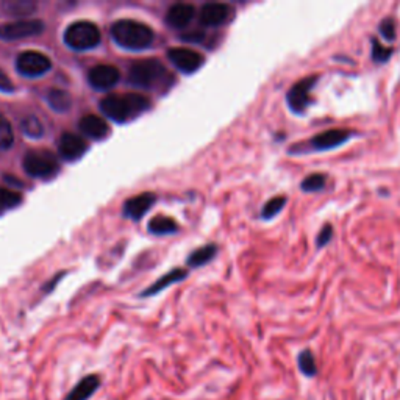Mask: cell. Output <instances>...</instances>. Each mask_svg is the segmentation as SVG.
I'll return each mask as SVG.
<instances>
[{
  "instance_id": "obj_1",
  "label": "cell",
  "mask_w": 400,
  "mask_h": 400,
  "mask_svg": "<svg viewBox=\"0 0 400 400\" xmlns=\"http://www.w3.org/2000/svg\"><path fill=\"white\" fill-rule=\"evenodd\" d=\"M149 108L150 101L146 96L138 93L108 94L101 101V110L103 115L120 124L137 119Z\"/></svg>"
},
{
  "instance_id": "obj_2",
  "label": "cell",
  "mask_w": 400,
  "mask_h": 400,
  "mask_svg": "<svg viewBox=\"0 0 400 400\" xmlns=\"http://www.w3.org/2000/svg\"><path fill=\"white\" fill-rule=\"evenodd\" d=\"M173 80L172 74L166 69L164 64L158 59L147 58L135 62L128 69L127 81L135 88L142 89H160L168 88Z\"/></svg>"
},
{
  "instance_id": "obj_3",
  "label": "cell",
  "mask_w": 400,
  "mask_h": 400,
  "mask_svg": "<svg viewBox=\"0 0 400 400\" xmlns=\"http://www.w3.org/2000/svg\"><path fill=\"white\" fill-rule=\"evenodd\" d=\"M111 36L118 46L127 50H144L154 42V30L133 19H120L111 25Z\"/></svg>"
},
{
  "instance_id": "obj_4",
  "label": "cell",
  "mask_w": 400,
  "mask_h": 400,
  "mask_svg": "<svg viewBox=\"0 0 400 400\" xmlns=\"http://www.w3.org/2000/svg\"><path fill=\"white\" fill-rule=\"evenodd\" d=\"M352 132L347 128H330V130L321 132L309 138L307 142H299L290 149V154H308V152H324V150H331L344 146L345 142L352 139Z\"/></svg>"
},
{
  "instance_id": "obj_5",
  "label": "cell",
  "mask_w": 400,
  "mask_h": 400,
  "mask_svg": "<svg viewBox=\"0 0 400 400\" xmlns=\"http://www.w3.org/2000/svg\"><path fill=\"white\" fill-rule=\"evenodd\" d=\"M64 42L79 52L94 49L101 42V30L89 21L72 22L64 32Z\"/></svg>"
},
{
  "instance_id": "obj_6",
  "label": "cell",
  "mask_w": 400,
  "mask_h": 400,
  "mask_svg": "<svg viewBox=\"0 0 400 400\" xmlns=\"http://www.w3.org/2000/svg\"><path fill=\"white\" fill-rule=\"evenodd\" d=\"M24 171L28 173L30 177L35 178H49L55 176L59 169V164L57 156L49 152V150H28L24 155Z\"/></svg>"
},
{
  "instance_id": "obj_7",
  "label": "cell",
  "mask_w": 400,
  "mask_h": 400,
  "mask_svg": "<svg viewBox=\"0 0 400 400\" xmlns=\"http://www.w3.org/2000/svg\"><path fill=\"white\" fill-rule=\"evenodd\" d=\"M319 79L321 77L318 74H312L294 83L290 91L286 93V105H288L291 113H294V115H305L307 108L313 103L312 91L318 85Z\"/></svg>"
},
{
  "instance_id": "obj_8",
  "label": "cell",
  "mask_w": 400,
  "mask_h": 400,
  "mask_svg": "<svg viewBox=\"0 0 400 400\" xmlns=\"http://www.w3.org/2000/svg\"><path fill=\"white\" fill-rule=\"evenodd\" d=\"M44 22L40 19H18L6 24H0V40L19 41L25 38L38 36L44 32Z\"/></svg>"
},
{
  "instance_id": "obj_9",
  "label": "cell",
  "mask_w": 400,
  "mask_h": 400,
  "mask_svg": "<svg viewBox=\"0 0 400 400\" xmlns=\"http://www.w3.org/2000/svg\"><path fill=\"white\" fill-rule=\"evenodd\" d=\"M50 67L52 63L49 57L41 54V52H22L16 59V69L24 77H41V75L50 71Z\"/></svg>"
},
{
  "instance_id": "obj_10",
  "label": "cell",
  "mask_w": 400,
  "mask_h": 400,
  "mask_svg": "<svg viewBox=\"0 0 400 400\" xmlns=\"http://www.w3.org/2000/svg\"><path fill=\"white\" fill-rule=\"evenodd\" d=\"M168 58L178 71H182L185 74H193L195 71H199L203 66V62H205V58H203L202 54L188 47L169 49Z\"/></svg>"
},
{
  "instance_id": "obj_11",
  "label": "cell",
  "mask_w": 400,
  "mask_h": 400,
  "mask_svg": "<svg viewBox=\"0 0 400 400\" xmlns=\"http://www.w3.org/2000/svg\"><path fill=\"white\" fill-rule=\"evenodd\" d=\"M120 79V72L116 66L99 64L88 72V81L99 91H107L116 85Z\"/></svg>"
},
{
  "instance_id": "obj_12",
  "label": "cell",
  "mask_w": 400,
  "mask_h": 400,
  "mask_svg": "<svg viewBox=\"0 0 400 400\" xmlns=\"http://www.w3.org/2000/svg\"><path fill=\"white\" fill-rule=\"evenodd\" d=\"M88 142L75 133H63L58 141V152L66 161H77L86 154Z\"/></svg>"
},
{
  "instance_id": "obj_13",
  "label": "cell",
  "mask_w": 400,
  "mask_h": 400,
  "mask_svg": "<svg viewBox=\"0 0 400 400\" xmlns=\"http://www.w3.org/2000/svg\"><path fill=\"white\" fill-rule=\"evenodd\" d=\"M232 16L233 10L227 4H205L200 8V24L205 27H221Z\"/></svg>"
},
{
  "instance_id": "obj_14",
  "label": "cell",
  "mask_w": 400,
  "mask_h": 400,
  "mask_svg": "<svg viewBox=\"0 0 400 400\" xmlns=\"http://www.w3.org/2000/svg\"><path fill=\"white\" fill-rule=\"evenodd\" d=\"M102 379L99 374L85 375L79 383L67 392L63 400H89L101 389Z\"/></svg>"
},
{
  "instance_id": "obj_15",
  "label": "cell",
  "mask_w": 400,
  "mask_h": 400,
  "mask_svg": "<svg viewBox=\"0 0 400 400\" xmlns=\"http://www.w3.org/2000/svg\"><path fill=\"white\" fill-rule=\"evenodd\" d=\"M156 198L152 193H142L135 195V198L128 199L124 203V215L130 219H141L147 211L154 207Z\"/></svg>"
},
{
  "instance_id": "obj_16",
  "label": "cell",
  "mask_w": 400,
  "mask_h": 400,
  "mask_svg": "<svg viewBox=\"0 0 400 400\" xmlns=\"http://www.w3.org/2000/svg\"><path fill=\"white\" fill-rule=\"evenodd\" d=\"M79 127L81 133L88 138L103 139L110 133V127L105 122V119L97 115H86L80 119Z\"/></svg>"
},
{
  "instance_id": "obj_17",
  "label": "cell",
  "mask_w": 400,
  "mask_h": 400,
  "mask_svg": "<svg viewBox=\"0 0 400 400\" xmlns=\"http://www.w3.org/2000/svg\"><path fill=\"white\" fill-rule=\"evenodd\" d=\"M195 16V8L191 4H176L166 13V22L172 28L186 27Z\"/></svg>"
},
{
  "instance_id": "obj_18",
  "label": "cell",
  "mask_w": 400,
  "mask_h": 400,
  "mask_svg": "<svg viewBox=\"0 0 400 400\" xmlns=\"http://www.w3.org/2000/svg\"><path fill=\"white\" fill-rule=\"evenodd\" d=\"M0 6L5 14L14 18L30 16L36 10V4L30 2V0H5Z\"/></svg>"
},
{
  "instance_id": "obj_19",
  "label": "cell",
  "mask_w": 400,
  "mask_h": 400,
  "mask_svg": "<svg viewBox=\"0 0 400 400\" xmlns=\"http://www.w3.org/2000/svg\"><path fill=\"white\" fill-rule=\"evenodd\" d=\"M185 277H186V270H185V269H173V270H171V273L164 274V275L160 278V280L155 282L154 285H150L149 290L142 292V296H146V297L154 296V294L160 292V291H163V290H166V288H169L171 285L177 283V282H180V280H183Z\"/></svg>"
},
{
  "instance_id": "obj_20",
  "label": "cell",
  "mask_w": 400,
  "mask_h": 400,
  "mask_svg": "<svg viewBox=\"0 0 400 400\" xmlns=\"http://www.w3.org/2000/svg\"><path fill=\"white\" fill-rule=\"evenodd\" d=\"M47 102L50 105V108L57 113H66L72 107V99L71 94L64 91V89H50L47 93Z\"/></svg>"
},
{
  "instance_id": "obj_21",
  "label": "cell",
  "mask_w": 400,
  "mask_h": 400,
  "mask_svg": "<svg viewBox=\"0 0 400 400\" xmlns=\"http://www.w3.org/2000/svg\"><path fill=\"white\" fill-rule=\"evenodd\" d=\"M149 232L154 235H171L178 232V224L169 216H156L149 222Z\"/></svg>"
},
{
  "instance_id": "obj_22",
  "label": "cell",
  "mask_w": 400,
  "mask_h": 400,
  "mask_svg": "<svg viewBox=\"0 0 400 400\" xmlns=\"http://www.w3.org/2000/svg\"><path fill=\"white\" fill-rule=\"evenodd\" d=\"M297 366L299 371L308 379H313V377L318 375V363H316V357L312 349H304L299 353Z\"/></svg>"
},
{
  "instance_id": "obj_23",
  "label": "cell",
  "mask_w": 400,
  "mask_h": 400,
  "mask_svg": "<svg viewBox=\"0 0 400 400\" xmlns=\"http://www.w3.org/2000/svg\"><path fill=\"white\" fill-rule=\"evenodd\" d=\"M327 185V176L321 172L309 173L300 182V190L304 193H321L326 190Z\"/></svg>"
},
{
  "instance_id": "obj_24",
  "label": "cell",
  "mask_w": 400,
  "mask_h": 400,
  "mask_svg": "<svg viewBox=\"0 0 400 400\" xmlns=\"http://www.w3.org/2000/svg\"><path fill=\"white\" fill-rule=\"evenodd\" d=\"M216 253H217V247L215 244L203 246V247L198 248L195 252H193L190 256H188V264H191V266H194V268L203 266V264H207V263L213 260Z\"/></svg>"
},
{
  "instance_id": "obj_25",
  "label": "cell",
  "mask_w": 400,
  "mask_h": 400,
  "mask_svg": "<svg viewBox=\"0 0 400 400\" xmlns=\"http://www.w3.org/2000/svg\"><path fill=\"white\" fill-rule=\"evenodd\" d=\"M286 203H288V199L285 195H277V198L269 199L261 208V217L264 221H270L286 207Z\"/></svg>"
},
{
  "instance_id": "obj_26",
  "label": "cell",
  "mask_w": 400,
  "mask_h": 400,
  "mask_svg": "<svg viewBox=\"0 0 400 400\" xmlns=\"http://www.w3.org/2000/svg\"><path fill=\"white\" fill-rule=\"evenodd\" d=\"M371 58L372 62L377 64H384L388 63L392 54H394V49L392 47H384L380 44V41L377 38H371Z\"/></svg>"
},
{
  "instance_id": "obj_27",
  "label": "cell",
  "mask_w": 400,
  "mask_h": 400,
  "mask_svg": "<svg viewBox=\"0 0 400 400\" xmlns=\"http://www.w3.org/2000/svg\"><path fill=\"white\" fill-rule=\"evenodd\" d=\"M14 133L10 120L0 113V149L6 150L13 146Z\"/></svg>"
},
{
  "instance_id": "obj_28",
  "label": "cell",
  "mask_w": 400,
  "mask_h": 400,
  "mask_svg": "<svg viewBox=\"0 0 400 400\" xmlns=\"http://www.w3.org/2000/svg\"><path fill=\"white\" fill-rule=\"evenodd\" d=\"M21 202L22 195L19 193L6 190V188H0V211L18 207Z\"/></svg>"
},
{
  "instance_id": "obj_29",
  "label": "cell",
  "mask_w": 400,
  "mask_h": 400,
  "mask_svg": "<svg viewBox=\"0 0 400 400\" xmlns=\"http://www.w3.org/2000/svg\"><path fill=\"white\" fill-rule=\"evenodd\" d=\"M22 130H24V133L30 138H40L44 133V127L40 119L35 116H28L27 119H24V122H22Z\"/></svg>"
},
{
  "instance_id": "obj_30",
  "label": "cell",
  "mask_w": 400,
  "mask_h": 400,
  "mask_svg": "<svg viewBox=\"0 0 400 400\" xmlns=\"http://www.w3.org/2000/svg\"><path fill=\"white\" fill-rule=\"evenodd\" d=\"M379 33L383 36V40L392 42L396 40V22L392 18H384L379 24Z\"/></svg>"
},
{
  "instance_id": "obj_31",
  "label": "cell",
  "mask_w": 400,
  "mask_h": 400,
  "mask_svg": "<svg viewBox=\"0 0 400 400\" xmlns=\"http://www.w3.org/2000/svg\"><path fill=\"white\" fill-rule=\"evenodd\" d=\"M331 238H333V227H331L330 224L322 225V229L319 230L318 236H316V247H318V248L326 247L331 241Z\"/></svg>"
},
{
  "instance_id": "obj_32",
  "label": "cell",
  "mask_w": 400,
  "mask_h": 400,
  "mask_svg": "<svg viewBox=\"0 0 400 400\" xmlns=\"http://www.w3.org/2000/svg\"><path fill=\"white\" fill-rule=\"evenodd\" d=\"M0 91H4V93H13L14 91L13 81L10 80L8 75H6L2 69H0Z\"/></svg>"
}]
</instances>
